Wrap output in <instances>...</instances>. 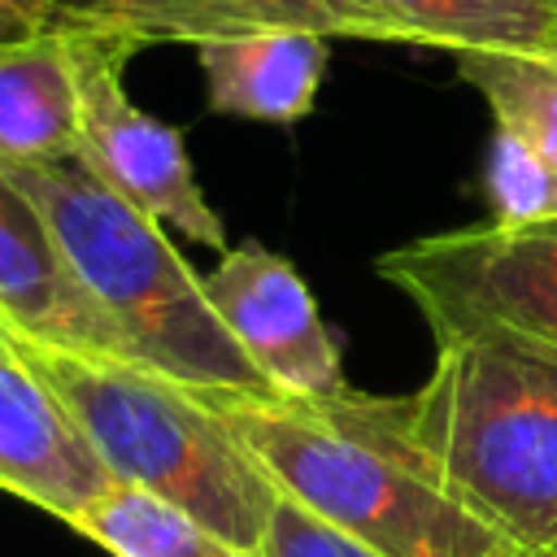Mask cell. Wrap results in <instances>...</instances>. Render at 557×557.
I'll return each instance as SVG.
<instances>
[{
    "label": "cell",
    "instance_id": "cell-13",
    "mask_svg": "<svg viewBox=\"0 0 557 557\" xmlns=\"http://www.w3.org/2000/svg\"><path fill=\"white\" fill-rule=\"evenodd\" d=\"M413 48L431 52H548L557 26L544 0H370Z\"/></svg>",
    "mask_w": 557,
    "mask_h": 557
},
{
    "label": "cell",
    "instance_id": "cell-11",
    "mask_svg": "<svg viewBox=\"0 0 557 557\" xmlns=\"http://www.w3.org/2000/svg\"><path fill=\"white\" fill-rule=\"evenodd\" d=\"M196 61L213 113L292 126L313 113L331 48L309 30H252L196 44Z\"/></svg>",
    "mask_w": 557,
    "mask_h": 557
},
{
    "label": "cell",
    "instance_id": "cell-19",
    "mask_svg": "<svg viewBox=\"0 0 557 557\" xmlns=\"http://www.w3.org/2000/svg\"><path fill=\"white\" fill-rule=\"evenodd\" d=\"M0 357H9V339H4V331H0Z\"/></svg>",
    "mask_w": 557,
    "mask_h": 557
},
{
    "label": "cell",
    "instance_id": "cell-9",
    "mask_svg": "<svg viewBox=\"0 0 557 557\" xmlns=\"http://www.w3.org/2000/svg\"><path fill=\"white\" fill-rule=\"evenodd\" d=\"M0 331L74 352L135 357L113 318L61 257L30 196L0 170ZM139 361V357H135Z\"/></svg>",
    "mask_w": 557,
    "mask_h": 557
},
{
    "label": "cell",
    "instance_id": "cell-5",
    "mask_svg": "<svg viewBox=\"0 0 557 557\" xmlns=\"http://www.w3.org/2000/svg\"><path fill=\"white\" fill-rule=\"evenodd\" d=\"M379 274L435 339L496 326L557 348V213L409 239L379 257Z\"/></svg>",
    "mask_w": 557,
    "mask_h": 557
},
{
    "label": "cell",
    "instance_id": "cell-12",
    "mask_svg": "<svg viewBox=\"0 0 557 557\" xmlns=\"http://www.w3.org/2000/svg\"><path fill=\"white\" fill-rule=\"evenodd\" d=\"M78 157V83L61 26L0 44V165Z\"/></svg>",
    "mask_w": 557,
    "mask_h": 557
},
{
    "label": "cell",
    "instance_id": "cell-1",
    "mask_svg": "<svg viewBox=\"0 0 557 557\" xmlns=\"http://www.w3.org/2000/svg\"><path fill=\"white\" fill-rule=\"evenodd\" d=\"M226 418L270 483L383 557H509L518 553L435 479L418 453L405 396L357 387L322 400L191 383Z\"/></svg>",
    "mask_w": 557,
    "mask_h": 557
},
{
    "label": "cell",
    "instance_id": "cell-15",
    "mask_svg": "<svg viewBox=\"0 0 557 557\" xmlns=\"http://www.w3.org/2000/svg\"><path fill=\"white\" fill-rule=\"evenodd\" d=\"M78 535L100 544L109 557H257L248 548H235L231 540L213 535L183 509L113 483L91 509H83L70 522Z\"/></svg>",
    "mask_w": 557,
    "mask_h": 557
},
{
    "label": "cell",
    "instance_id": "cell-18",
    "mask_svg": "<svg viewBox=\"0 0 557 557\" xmlns=\"http://www.w3.org/2000/svg\"><path fill=\"white\" fill-rule=\"evenodd\" d=\"M61 13V0H0V44L48 30Z\"/></svg>",
    "mask_w": 557,
    "mask_h": 557
},
{
    "label": "cell",
    "instance_id": "cell-8",
    "mask_svg": "<svg viewBox=\"0 0 557 557\" xmlns=\"http://www.w3.org/2000/svg\"><path fill=\"white\" fill-rule=\"evenodd\" d=\"M52 26H83L139 44H205L252 30H309L322 39H413L370 0H61Z\"/></svg>",
    "mask_w": 557,
    "mask_h": 557
},
{
    "label": "cell",
    "instance_id": "cell-7",
    "mask_svg": "<svg viewBox=\"0 0 557 557\" xmlns=\"http://www.w3.org/2000/svg\"><path fill=\"white\" fill-rule=\"evenodd\" d=\"M200 287L226 335L274 392L305 400L348 392L339 344L287 257L244 239L226 248L209 274H200Z\"/></svg>",
    "mask_w": 557,
    "mask_h": 557
},
{
    "label": "cell",
    "instance_id": "cell-20",
    "mask_svg": "<svg viewBox=\"0 0 557 557\" xmlns=\"http://www.w3.org/2000/svg\"><path fill=\"white\" fill-rule=\"evenodd\" d=\"M548 4V13H553V26H557V0H544Z\"/></svg>",
    "mask_w": 557,
    "mask_h": 557
},
{
    "label": "cell",
    "instance_id": "cell-3",
    "mask_svg": "<svg viewBox=\"0 0 557 557\" xmlns=\"http://www.w3.org/2000/svg\"><path fill=\"white\" fill-rule=\"evenodd\" d=\"M9 352L61 400L113 483L139 487L257 553L278 487L191 383L135 357L30 339H9Z\"/></svg>",
    "mask_w": 557,
    "mask_h": 557
},
{
    "label": "cell",
    "instance_id": "cell-4",
    "mask_svg": "<svg viewBox=\"0 0 557 557\" xmlns=\"http://www.w3.org/2000/svg\"><path fill=\"white\" fill-rule=\"evenodd\" d=\"M0 170L30 196L61 257L139 361L183 383L274 392L226 335L205 300L200 274L178 257L157 218L113 191L78 157Z\"/></svg>",
    "mask_w": 557,
    "mask_h": 557
},
{
    "label": "cell",
    "instance_id": "cell-2",
    "mask_svg": "<svg viewBox=\"0 0 557 557\" xmlns=\"http://www.w3.org/2000/svg\"><path fill=\"white\" fill-rule=\"evenodd\" d=\"M405 422L461 509L527 557H557V348L513 331L435 339Z\"/></svg>",
    "mask_w": 557,
    "mask_h": 557
},
{
    "label": "cell",
    "instance_id": "cell-21",
    "mask_svg": "<svg viewBox=\"0 0 557 557\" xmlns=\"http://www.w3.org/2000/svg\"><path fill=\"white\" fill-rule=\"evenodd\" d=\"M509 557H527V553H509Z\"/></svg>",
    "mask_w": 557,
    "mask_h": 557
},
{
    "label": "cell",
    "instance_id": "cell-6",
    "mask_svg": "<svg viewBox=\"0 0 557 557\" xmlns=\"http://www.w3.org/2000/svg\"><path fill=\"white\" fill-rule=\"evenodd\" d=\"M61 30L78 83V161L161 226L226 252V226L196 183L183 131L144 113L126 91L122 70L135 44L83 26Z\"/></svg>",
    "mask_w": 557,
    "mask_h": 557
},
{
    "label": "cell",
    "instance_id": "cell-10",
    "mask_svg": "<svg viewBox=\"0 0 557 557\" xmlns=\"http://www.w3.org/2000/svg\"><path fill=\"white\" fill-rule=\"evenodd\" d=\"M113 487L61 400L9 352L0 357V492L74 522Z\"/></svg>",
    "mask_w": 557,
    "mask_h": 557
},
{
    "label": "cell",
    "instance_id": "cell-17",
    "mask_svg": "<svg viewBox=\"0 0 557 557\" xmlns=\"http://www.w3.org/2000/svg\"><path fill=\"white\" fill-rule=\"evenodd\" d=\"M257 557H383V553H374L370 544L352 540L335 522L318 518L313 509H305L300 500L278 492V500L265 518Z\"/></svg>",
    "mask_w": 557,
    "mask_h": 557
},
{
    "label": "cell",
    "instance_id": "cell-14",
    "mask_svg": "<svg viewBox=\"0 0 557 557\" xmlns=\"http://www.w3.org/2000/svg\"><path fill=\"white\" fill-rule=\"evenodd\" d=\"M466 87L483 96L496 131H509L557 174V48L548 52H453Z\"/></svg>",
    "mask_w": 557,
    "mask_h": 557
},
{
    "label": "cell",
    "instance_id": "cell-16",
    "mask_svg": "<svg viewBox=\"0 0 557 557\" xmlns=\"http://www.w3.org/2000/svg\"><path fill=\"white\" fill-rule=\"evenodd\" d=\"M483 187L492 200V222L513 226V222H535L557 213V174L544 165L535 148L513 139L509 131L492 135Z\"/></svg>",
    "mask_w": 557,
    "mask_h": 557
}]
</instances>
